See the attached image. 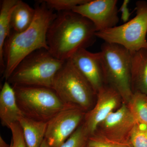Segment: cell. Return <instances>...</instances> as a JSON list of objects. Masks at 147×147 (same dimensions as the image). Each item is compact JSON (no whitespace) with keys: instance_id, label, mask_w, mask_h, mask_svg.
<instances>
[{"instance_id":"6da1fadb","label":"cell","mask_w":147,"mask_h":147,"mask_svg":"<svg viewBox=\"0 0 147 147\" xmlns=\"http://www.w3.org/2000/svg\"><path fill=\"white\" fill-rule=\"evenodd\" d=\"M96 32L91 21L79 13L58 12L47 31L48 50L58 59L67 60L80 49L92 45Z\"/></svg>"},{"instance_id":"7a4b0ae2","label":"cell","mask_w":147,"mask_h":147,"mask_svg":"<svg viewBox=\"0 0 147 147\" xmlns=\"http://www.w3.org/2000/svg\"><path fill=\"white\" fill-rule=\"evenodd\" d=\"M35 15L31 26L21 32L11 30L3 48L5 69L3 77L7 81L18 64L37 50H49L47 34L49 26L57 13L43 1L36 5Z\"/></svg>"},{"instance_id":"3957f363","label":"cell","mask_w":147,"mask_h":147,"mask_svg":"<svg viewBox=\"0 0 147 147\" xmlns=\"http://www.w3.org/2000/svg\"><path fill=\"white\" fill-rule=\"evenodd\" d=\"M65 61L49 50H37L24 58L7 80L13 86L45 87L53 89L55 76Z\"/></svg>"},{"instance_id":"277c9868","label":"cell","mask_w":147,"mask_h":147,"mask_svg":"<svg viewBox=\"0 0 147 147\" xmlns=\"http://www.w3.org/2000/svg\"><path fill=\"white\" fill-rule=\"evenodd\" d=\"M53 89L64 104L77 106L85 112L90 110L97 94L70 59L65 61L56 74Z\"/></svg>"},{"instance_id":"5b68a950","label":"cell","mask_w":147,"mask_h":147,"mask_svg":"<svg viewBox=\"0 0 147 147\" xmlns=\"http://www.w3.org/2000/svg\"><path fill=\"white\" fill-rule=\"evenodd\" d=\"M107 83L127 104L133 94L131 87V54L121 45L104 42L100 51Z\"/></svg>"},{"instance_id":"8992f818","label":"cell","mask_w":147,"mask_h":147,"mask_svg":"<svg viewBox=\"0 0 147 147\" xmlns=\"http://www.w3.org/2000/svg\"><path fill=\"white\" fill-rule=\"evenodd\" d=\"M18 106L26 117L47 122L69 105L53 89L45 87L13 86Z\"/></svg>"},{"instance_id":"52a82bcc","label":"cell","mask_w":147,"mask_h":147,"mask_svg":"<svg viewBox=\"0 0 147 147\" xmlns=\"http://www.w3.org/2000/svg\"><path fill=\"white\" fill-rule=\"evenodd\" d=\"M135 8L134 18L120 26L96 32V37L104 42L121 45L130 53L147 49V2L138 1Z\"/></svg>"},{"instance_id":"ba28073f","label":"cell","mask_w":147,"mask_h":147,"mask_svg":"<svg viewBox=\"0 0 147 147\" xmlns=\"http://www.w3.org/2000/svg\"><path fill=\"white\" fill-rule=\"evenodd\" d=\"M85 111L69 105L47 122L45 139L51 147H60L85 118Z\"/></svg>"},{"instance_id":"9c48e42d","label":"cell","mask_w":147,"mask_h":147,"mask_svg":"<svg viewBox=\"0 0 147 147\" xmlns=\"http://www.w3.org/2000/svg\"><path fill=\"white\" fill-rule=\"evenodd\" d=\"M117 3V0H88L72 11L88 18L97 32L101 31L115 27L118 24Z\"/></svg>"},{"instance_id":"30bf717a","label":"cell","mask_w":147,"mask_h":147,"mask_svg":"<svg viewBox=\"0 0 147 147\" xmlns=\"http://www.w3.org/2000/svg\"><path fill=\"white\" fill-rule=\"evenodd\" d=\"M70 59L96 94L108 85L100 52L92 53L83 48L77 51Z\"/></svg>"},{"instance_id":"8fae6325","label":"cell","mask_w":147,"mask_h":147,"mask_svg":"<svg viewBox=\"0 0 147 147\" xmlns=\"http://www.w3.org/2000/svg\"><path fill=\"white\" fill-rule=\"evenodd\" d=\"M97 101L94 108L85 115L84 125L90 136L95 133L98 127L117 108L122 100L118 92L109 85L98 92Z\"/></svg>"},{"instance_id":"7c38bea8","label":"cell","mask_w":147,"mask_h":147,"mask_svg":"<svg viewBox=\"0 0 147 147\" xmlns=\"http://www.w3.org/2000/svg\"><path fill=\"white\" fill-rule=\"evenodd\" d=\"M136 123L127 104L123 102L118 109L99 125L96 131L109 139L129 142L130 133Z\"/></svg>"},{"instance_id":"4fadbf2b","label":"cell","mask_w":147,"mask_h":147,"mask_svg":"<svg viewBox=\"0 0 147 147\" xmlns=\"http://www.w3.org/2000/svg\"><path fill=\"white\" fill-rule=\"evenodd\" d=\"M18 106L15 90L7 81H5L0 92V119L3 126L8 128L11 124L18 122L25 117Z\"/></svg>"},{"instance_id":"5bb4252c","label":"cell","mask_w":147,"mask_h":147,"mask_svg":"<svg viewBox=\"0 0 147 147\" xmlns=\"http://www.w3.org/2000/svg\"><path fill=\"white\" fill-rule=\"evenodd\" d=\"M131 54L132 91L133 93L139 92L147 95V49Z\"/></svg>"},{"instance_id":"9a60e30c","label":"cell","mask_w":147,"mask_h":147,"mask_svg":"<svg viewBox=\"0 0 147 147\" xmlns=\"http://www.w3.org/2000/svg\"><path fill=\"white\" fill-rule=\"evenodd\" d=\"M27 147H40L45 138L47 122L38 121L25 117L18 121Z\"/></svg>"},{"instance_id":"2e32d148","label":"cell","mask_w":147,"mask_h":147,"mask_svg":"<svg viewBox=\"0 0 147 147\" xmlns=\"http://www.w3.org/2000/svg\"><path fill=\"white\" fill-rule=\"evenodd\" d=\"M18 0H3L0 8V66L2 73L5 69L3 48L7 38L10 34L11 13Z\"/></svg>"},{"instance_id":"e0dca14e","label":"cell","mask_w":147,"mask_h":147,"mask_svg":"<svg viewBox=\"0 0 147 147\" xmlns=\"http://www.w3.org/2000/svg\"><path fill=\"white\" fill-rule=\"evenodd\" d=\"M35 9L31 7L25 2L18 0L11 13V30L21 32L31 25L35 15Z\"/></svg>"},{"instance_id":"ac0fdd59","label":"cell","mask_w":147,"mask_h":147,"mask_svg":"<svg viewBox=\"0 0 147 147\" xmlns=\"http://www.w3.org/2000/svg\"><path fill=\"white\" fill-rule=\"evenodd\" d=\"M127 105L136 122L147 125V95L134 92Z\"/></svg>"},{"instance_id":"d6986e66","label":"cell","mask_w":147,"mask_h":147,"mask_svg":"<svg viewBox=\"0 0 147 147\" xmlns=\"http://www.w3.org/2000/svg\"><path fill=\"white\" fill-rule=\"evenodd\" d=\"M90 136L83 123L79 125L60 147H88Z\"/></svg>"},{"instance_id":"ffe728a7","label":"cell","mask_w":147,"mask_h":147,"mask_svg":"<svg viewBox=\"0 0 147 147\" xmlns=\"http://www.w3.org/2000/svg\"><path fill=\"white\" fill-rule=\"evenodd\" d=\"M88 147H133L129 141H119L95 133L90 136Z\"/></svg>"},{"instance_id":"44dd1931","label":"cell","mask_w":147,"mask_h":147,"mask_svg":"<svg viewBox=\"0 0 147 147\" xmlns=\"http://www.w3.org/2000/svg\"><path fill=\"white\" fill-rule=\"evenodd\" d=\"M133 147H147V125L136 123L129 136Z\"/></svg>"},{"instance_id":"7402d4cb","label":"cell","mask_w":147,"mask_h":147,"mask_svg":"<svg viewBox=\"0 0 147 147\" xmlns=\"http://www.w3.org/2000/svg\"><path fill=\"white\" fill-rule=\"evenodd\" d=\"M88 0H44L49 8L58 12L70 11L77 6L83 4Z\"/></svg>"},{"instance_id":"603a6c76","label":"cell","mask_w":147,"mask_h":147,"mask_svg":"<svg viewBox=\"0 0 147 147\" xmlns=\"http://www.w3.org/2000/svg\"><path fill=\"white\" fill-rule=\"evenodd\" d=\"M9 128L12 134L10 147H27L23 130L19 123L11 124Z\"/></svg>"},{"instance_id":"cb8c5ba5","label":"cell","mask_w":147,"mask_h":147,"mask_svg":"<svg viewBox=\"0 0 147 147\" xmlns=\"http://www.w3.org/2000/svg\"><path fill=\"white\" fill-rule=\"evenodd\" d=\"M130 2L129 0H124L122 4L119 11L121 13V19L124 23H125L129 21V18L131 13L129 9L128 4Z\"/></svg>"},{"instance_id":"d4e9b609","label":"cell","mask_w":147,"mask_h":147,"mask_svg":"<svg viewBox=\"0 0 147 147\" xmlns=\"http://www.w3.org/2000/svg\"><path fill=\"white\" fill-rule=\"evenodd\" d=\"M0 147H10V145L9 146L3 139L1 136L0 137Z\"/></svg>"},{"instance_id":"484cf974","label":"cell","mask_w":147,"mask_h":147,"mask_svg":"<svg viewBox=\"0 0 147 147\" xmlns=\"http://www.w3.org/2000/svg\"><path fill=\"white\" fill-rule=\"evenodd\" d=\"M40 147H51L50 146V145H49L48 143H47V140H46V139H44V140H43V142H42V144H41V145H40Z\"/></svg>"}]
</instances>
